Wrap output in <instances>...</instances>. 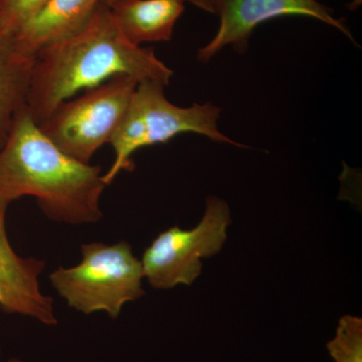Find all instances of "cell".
<instances>
[{"label": "cell", "mask_w": 362, "mask_h": 362, "mask_svg": "<svg viewBox=\"0 0 362 362\" xmlns=\"http://www.w3.org/2000/svg\"><path fill=\"white\" fill-rule=\"evenodd\" d=\"M118 75L168 86L173 71L153 49L132 44L117 25L110 7L101 1L80 30L37 54L26 106L40 125L80 90Z\"/></svg>", "instance_id": "obj_1"}, {"label": "cell", "mask_w": 362, "mask_h": 362, "mask_svg": "<svg viewBox=\"0 0 362 362\" xmlns=\"http://www.w3.org/2000/svg\"><path fill=\"white\" fill-rule=\"evenodd\" d=\"M101 166L75 160L58 148L33 121L26 104L14 117L0 148V202L37 199L49 220L71 226L103 218Z\"/></svg>", "instance_id": "obj_2"}, {"label": "cell", "mask_w": 362, "mask_h": 362, "mask_svg": "<svg viewBox=\"0 0 362 362\" xmlns=\"http://www.w3.org/2000/svg\"><path fill=\"white\" fill-rule=\"evenodd\" d=\"M164 87L150 80L136 86L110 141L115 157L108 173L103 175L105 185H111L121 171L134 169L132 156L138 149L164 144L181 133H197L213 141L249 148L218 130L220 107L211 103H194L187 108L176 106L168 101Z\"/></svg>", "instance_id": "obj_3"}, {"label": "cell", "mask_w": 362, "mask_h": 362, "mask_svg": "<svg viewBox=\"0 0 362 362\" xmlns=\"http://www.w3.org/2000/svg\"><path fill=\"white\" fill-rule=\"evenodd\" d=\"M82 261L71 268L59 267L49 282L69 307L81 313L107 312L118 318L124 305L145 294L141 261L133 255L129 243L83 245Z\"/></svg>", "instance_id": "obj_4"}, {"label": "cell", "mask_w": 362, "mask_h": 362, "mask_svg": "<svg viewBox=\"0 0 362 362\" xmlns=\"http://www.w3.org/2000/svg\"><path fill=\"white\" fill-rule=\"evenodd\" d=\"M138 81L118 75L59 105L40 129L58 148L78 162L90 159L110 143Z\"/></svg>", "instance_id": "obj_5"}, {"label": "cell", "mask_w": 362, "mask_h": 362, "mask_svg": "<svg viewBox=\"0 0 362 362\" xmlns=\"http://www.w3.org/2000/svg\"><path fill=\"white\" fill-rule=\"evenodd\" d=\"M230 223L228 202L214 195L207 197L199 225L188 230L173 226L159 233L145 250L141 259L144 278L159 290L194 284L202 273V259L221 251Z\"/></svg>", "instance_id": "obj_6"}, {"label": "cell", "mask_w": 362, "mask_h": 362, "mask_svg": "<svg viewBox=\"0 0 362 362\" xmlns=\"http://www.w3.org/2000/svg\"><path fill=\"white\" fill-rule=\"evenodd\" d=\"M289 16L322 21L357 45L344 20L335 18L332 9L318 0H225L218 32L209 44L197 51V59L207 63L228 45H232L239 54H245L257 26L273 18Z\"/></svg>", "instance_id": "obj_7"}, {"label": "cell", "mask_w": 362, "mask_h": 362, "mask_svg": "<svg viewBox=\"0 0 362 362\" xmlns=\"http://www.w3.org/2000/svg\"><path fill=\"white\" fill-rule=\"evenodd\" d=\"M8 206L0 202V309L6 313L30 317L45 325H56L54 300L40 287L45 261L23 258L13 251L6 233Z\"/></svg>", "instance_id": "obj_8"}, {"label": "cell", "mask_w": 362, "mask_h": 362, "mask_svg": "<svg viewBox=\"0 0 362 362\" xmlns=\"http://www.w3.org/2000/svg\"><path fill=\"white\" fill-rule=\"evenodd\" d=\"M100 2L101 0H47L39 13L9 40L18 54L35 58L45 47L80 30Z\"/></svg>", "instance_id": "obj_9"}, {"label": "cell", "mask_w": 362, "mask_h": 362, "mask_svg": "<svg viewBox=\"0 0 362 362\" xmlns=\"http://www.w3.org/2000/svg\"><path fill=\"white\" fill-rule=\"evenodd\" d=\"M117 25L132 44L169 42L185 11L181 0H130L111 8Z\"/></svg>", "instance_id": "obj_10"}, {"label": "cell", "mask_w": 362, "mask_h": 362, "mask_svg": "<svg viewBox=\"0 0 362 362\" xmlns=\"http://www.w3.org/2000/svg\"><path fill=\"white\" fill-rule=\"evenodd\" d=\"M35 59L18 54L11 40L0 37V148L14 117L26 104Z\"/></svg>", "instance_id": "obj_11"}, {"label": "cell", "mask_w": 362, "mask_h": 362, "mask_svg": "<svg viewBox=\"0 0 362 362\" xmlns=\"http://www.w3.org/2000/svg\"><path fill=\"white\" fill-rule=\"evenodd\" d=\"M334 362H362V319L344 315L338 322L337 333L326 344Z\"/></svg>", "instance_id": "obj_12"}, {"label": "cell", "mask_w": 362, "mask_h": 362, "mask_svg": "<svg viewBox=\"0 0 362 362\" xmlns=\"http://www.w3.org/2000/svg\"><path fill=\"white\" fill-rule=\"evenodd\" d=\"M47 0H4L0 6V37L11 40Z\"/></svg>", "instance_id": "obj_13"}, {"label": "cell", "mask_w": 362, "mask_h": 362, "mask_svg": "<svg viewBox=\"0 0 362 362\" xmlns=\"http://www.w3.org/2000/svg\"><path fill=\"white\" fill-rule=\"evenodd\" d=\"M181 1L183 4L189 2L192 6L202 9V11L211 14H218V16H220L223 4H225V0H181Z\"/></svg>", "instance_id": "obj_14"}, {"label": "cell", "mask_w": 362, "mask_h": 362, "mask_svg": "<svg viewBox=\"0 0 362 362\" xmlns=\"http://www.w3.org/2000/svg\"><path fill=\"white\" fill-rule=\"evenodd\" d=\"M101 1L106 4L107 6L110 7V8H113V7L118 6V4L130 1V0H101Z\"/></svg>", "instance_id": "obj_15"}, {"label": "cell", "mask_w": 362, "mask_h": 362, "mask_svg": "<svg viewBox=\"0 0 362 362\" xmlns=\"http://www.w3.org/2000/svg\"><path fill=\"white\" fill-rule=\"evenodd\" d=\"M6 362H23V361H21V359L11 358V359H9V361H7Z\"/></svg>", "instance_id": "obj_16"}, {"label": "cell", "mask_w": 362, "mask_h": 362, "mask_svg": "<svg viewBox=\"0 0 362 362\" xmlns=\"http://www.w3.org/2000/svg\"><path fill=\"white\" fill-rule=\"evenodd\" d=\"M1 347H0V362H1Z\"/></svg>", "instance_id": "obj_17"}, {"label": "cell", "mask_w": 362, "mask_h": 362, "mask_svg": "<svg viewBox=\"0 0 362 362\" xmlns=\"http://www.w3.org/2000/svg\"><path fill=\"white\" fill-rule=\"evenodd\" d=\"M4 0H0V6H1V4H4Z\"/></svg>", "instance_id": "obj_18"}]
</instances>
